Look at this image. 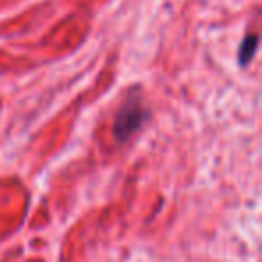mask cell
<instances>
[{
	"mask_svg": "<svg viewBox=\"0 0 262 262\" xmlns=\"http://www.w3.org/2000/svg\"><path fill=\"white\" fill-rule=\"evenodd\" d=\"M147 119V110L139 102V99H127L119 108L113 122V135L119 142H126L144 126Z\"/></svg>",
	"mask_w": 262,
	"mask_h": 262,
	"instance_id": "6da1fadb",
	"label": "cell"
},
{
	"mask_svg": "<svg viewBox=\"0 0 262 262\" xmlns=\"http://www.w3.org/2000/svg\"><path fill=\"white\" fill-rule=\"evenodd\" d=\"M257 45H258V38L255 34H250L243 40L241 43V49H239V63L241 65H248L253 58L255 51H257Z\"/></svg>",
	"mask_w": 262,
	"mask_h": 262,
	"instance_id": "7a4b0ae2",
	"label": "cell"
}]
</instances>
